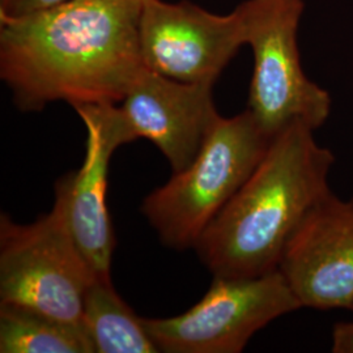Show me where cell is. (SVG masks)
<instances>
[{"mask_svg": "<svg viewBox=\"0 0 353 353\" xmlns=\"http://www.w3.org/2000/svg\"><path fill=\"white\" fill-rule=\"evenodd\" d=\"M143 0H68L0 17V77L23 112L48 103H119L144 67Z\"/></svg>", "mask_w": 353, "mask_h": 353, "instance_id": "cell-1", "label": "cell"}, {"mask_svg": "<svg viewBox=\"0 0 353 353\" xmlns=\"http://www.w3.org/2000/svg\"><path fill=\"white\" fill-rule=\"evenodd\" d=\"M314 130L294 122L271 140L261 163L203 232L195 250L214 276L254 278L279 270L293 232L332 192L335 156Z\"/></svg>", "mask_w": 353, "mask_h": 353, "instance_id": "cell-2", "label": "cell"}, {"mask_svg": "<svg viewBox=\"0 0 353 353\" xmlns=\"http://www.w3.org/2000/svg\"><path fill=\"white\" fill-rule=\"evenodd\" d=\"M271 140L248 109L230 118L219 114L191 165L141 203L161 242L176 250L195 248L261 163Z\"/></svg>", "mask_w": 353, "mask_h": 353, "instance_id": "cell-3", "label": "cell"}, {"mask_svg": "<svg viewBox=\"0 0 353 353\" xmlns=\"http://www.w3.org/2000/svg\"><path fill=\"white\" fill-rule=\"evenodd\" d=\"M254 71L248 110L274 139L294 122L314 131L327 121L332 100L303 71L297 33L303 0H245L239 6Z\"/></svg>", "mask_w": 353, "mask_h": 353, "instance_id": "cell-4", "label": "cell"}, {"mask_svg": "<svg viewBox=\"0 0 353 353\" xmlns=\"http://www.w3.org/2000/svg\"><path fill=\"white\" fill-rule=\"evenodd\" d=\"M96 272L77 248L58 204L34 223L0 216V303L83 325Z\"/></svg>", "mask_w": 353, "mask_h": 353, "instance_id": "cell-5", "label": "cell"}, {"mask_svg": "<svg viewBox=\"0 0 353 353\" xmlns=\"http://www.w3.org/2000/svg\"><path fill=\"white\" fill-rule=\"evenodd\" d=\"M214 278L202 300L183 314L141 318L160 352L240 353L259 330L303 307L279 270L254 278Z\"/></svg>", "mask_w": 353, "mask_h": 353, "instance_id": "cell-6", "label": "cell"}, {"mask_svg": "<svg viewBox=\"0 0 353 353\" xmlns=\"http://www.w3.org/2000/svg\"><path fill=\"white\" fill-rule=\"evenodd\" d=\"M245 45L240 8L214 14L188 0H143L139 46L144 67L181 83L214 85Z\"/></svg>", "mask_w": 353, "mask_h": 353, "instance_id": "cell-7", "label": "cell"}, {"mask_svg": "<svg viewBox=\"0 0 353 353\" xmlns=\"http://www.w3.org/2000/svg\"><path fill=\"white\" fill-rule=\"evenodd\" d=\"M87 130L85 157L79 170L67 173L55 183V204L77 248L97 278L112 279L115 248L106 192L114 152L132 141L117 103H87L74 108Z\"/></svg>", "mask_w": 353, "mask_h": 353, "instance_id": "cell-8", "label": "cell"}, {"mask_svg": "<svg viewBox=\"0 0 353 353\" xmlns=\"http://www.w3.org/2000/svg\"><path fill=\"white\" fill-rule=\"evenodd\" d=\"M279 271L303 307L350 309L353 303V198L330 192L303 217Z\"/></svg>", "mask_w": 353, "mask_h": 353, "instance_id": "cell-9", "label": "cell"}, {"mask_svg": "<svg viewBox=\"0 0 353 353\" xmlns=\"http://www.w3.org/2000/svg\"><path fill=\"white\" fill-rule=\"evenodd\" d=\"M212 88L181 83L143 67L118 110L132 141H152L178 173L195 160L219 115Z\"/></svg>", "mask_w": 353, "mask_h": 353, "instance_id": "cell-10", "label": "cell"}, {"mask_svg": "<svg viewBox=\"0 0 353 353\" xmlns=\"http://www.w3.org/2000/svg\"><path fill=\"white\" fill-rule=\"evenodd\" d=\"M83 326L94 353H157L156 344L138 316L114 290L112 279L97 278L83 307Z\"/></svg>", "mask_w": 353, "mask_h": 353, "instance_id": "cell-11", "label": "cell"}, {"mask_svg": "<svg viewBox=\"0 0 353 353\" xmlns=\"http://www.w3.org/2000/svg\"><path fill=\"white\" fill-rule=\"evenodd\" d=\"M0 352L94 353L83 325L0 303Z\"/></svg>", "mask_w": 353, "mask_h": 353, "instance_id": "cell-12", "label": "cell"}, {"mask_svg": "<svg viewBox=\"0 0 353 353\" xmlns=\"http://www.w3.org/2000/svg\"><path fill=\"white\" fill-rule=\"evenodd\" d=\"M68 0H0V17H20L43 11Z\"/></svg>", "mask_w": 353, "mask_h": 353, "instance_id": "cell-13", "label": "cell"}, {"mask_svg": "<svg viewBox=\"0 0 353 353\" xmlns=\"http://www.w3.org/2000/svg\"><path fill=\"white\" fill-rule=\"evenodd\" d=\"M331 351L334 353H353V321L339 322L332 328Z\"/></svg>", "mask_w": 353, "mask_h": 353, "instance_id": "cell-14", "label": "cell"}, {"mask_svg": "<svg viewBox=\"0 0 353 353\" xmlns=\"http://www.w3.org/2000/svg\"><path fill=\"white\" fill-rule=\"evenodd\" d=\"M350 310H351V312H352V313H353V303H352V306H351V307H350Z\"/></svg>", "mask_w": 353, "mask_h": 353, "instance_id": "cell-15", "label": "cell"}]
</instances>
